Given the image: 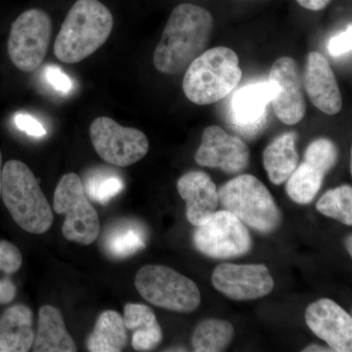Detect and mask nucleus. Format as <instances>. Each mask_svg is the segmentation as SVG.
Masks as SVG:
<instances>
[{"instance_id": "nucleus-1", "label": "nucleus", "mask_w": 352, "mask_h": 352, "mask_svg": "<svg viewBox=\"0 0 352 352\" xmlns=\"http://www.w3.org/2000/svg\"><path fill=\"white\" fill-rule=\"evenodd\" d=\"M214 17L207 9L182 3L173 9L155 50L153 62L160 73H182L207 48Z\"/></svg>"}, {"instance_id": "nucleus-2", "label": "nucleus", "mask_w": 352, "mask_h": 352, "mask_svg": "<svg viewBox=\"0 0 352 352\" xmlns=\"http://www.w3.org/2000/svg\"><path fill=\"white\" fill-rule=\"evenodd\" d=\"M112 13L99 0H78L69 9L54 43V54L65 64H76L107 41Z\"/></svg>"}, {"instance_id": "nucleus-3", "label": "nucleus", "mask_w": 352, "mask_h": 352, "mask_svg": "<svg viewBox=\"0 0 352 352\" xmlns=\"http://www.w3.org/2000/svg\"><path fill=\"white\" fill-rule=\"evenodd\" d=\"M1 196L14 221L27 232H47L53 212L36 176L23 162L10 160L2 168Z\"/></svg>"}, {"instance_id": "nucleus-4", "label": "nucleus", "mask_w": 352, "mask_h": 352, "mask_svg": "<svg viewBox=\"0 0 352 352\" xmlns=\"http://www.w3.org/2000/svg\"><path fill=\"white\" fill-rule=\"evenodd\" d=\"M242 78L239 57L231 48L205 50L187 67L183 91L192 103L210 105L231 94Z\"/></svg>"}, {"instance_id": "nucleus-5", "label": "nucleus", "mask_w": 352, "mask_h": 352, "mask_svg": "<svg viewBox=\"0 0 352 352\" xmlns=\"http://www.w3.org/2000/svg\"><path fill=\"white\" fill-rule=\"evenodd\" d=\"M219 201L224 210L258 232H272L281 222L274 199L254 175H239L227 182L219 190Z\"/></svg>"}, {"instance_id": "nucleus-6", "label": "nucleus", "mask_w": 352, "mask_h": 352, "mask_svg": "<svg viewBox=\"0 0 352 352\" xmlns=\"http://www.w3.org/2000/svg\"><path fill=\"white\" fill-rule=\"evenodd\" d=\"M135 287L147 302L171 311H194L201 303L198 286L166 266H143L136 274Z\"/></svg>"}, {"instance_id": "nucleus-7", "label": "nucleus", "mask_w": 352, "mask_h": 352, "mask_svg": "<svg viewBox=\"0 0 352 352\" xmlns=\"http://www.w3.org/2000/svg\"><path fill=\"white\" fill-rule=\"evenodd\" d=\"M53 208L66 217L62 232L67 240L88 245L99 237L98 214L88 201L82 180L76 173L62 176L55 190Z\"/></svg>"}, {"instance_id": "nucleus-8", "label": "nucleus", "mask_w": 352, "mask_h": 352, "mask_svg": "<svg viewBox=\"0 0 352 352\" xmlns=\"http://www.w3.org/2000/svg\"><path fill=\"white\" fill-rule=\"evenodd\" d=\"M52 22L41 9H30L21 14L11 25L8 54L12 63L25 73L43 64L50 47Z\"/></svg>"}, {"instance_id": "nucleus-9", "label": "nucleus", "mask_w": 352, "mask_h": 352, "mask_svg": "<svg viewBox=\"0 0 352 352\" xmlns=\"http://www.w3.org/2000/svg\"><path fill=\"white\" fill-rule=\"evenodd\" d=\"M95 151L113 166H129L149 151V140L139 129L120 126L108 117L95 119L89 127Z\"/></svg>"}, {"instance_id": "nucleus-10", "label": "nucleus", "mask_w": 352, "mask_h": 352, "mask_svg": "<svg viewBox=\"0 0 352 352\" xmlns=\"http://www.w3.org/2000/svg\"><path fill=\"white\" fill-rule=\"evenodd\" d=\"M197 250L212 258L244 256L252 249V238L245 224L228 210L215 212L194 233Z\"/></svg>"}, {"instance_id": "nucleus-11", "label": "nucleus", "mask_w": 352, "mask_h": 352, "mask_svg": "<svg viewBox=\"0 0 352 352\" xmlns=\"http://www.w3.org/2000/svg\"><path fill=\"white\" fill-rule=\"evenodd\" d=\"M212 280L217 291L234 300H256L274 288L273 278L264 264H219Z\"/></svg>"}, {"instance_id": "nucleus-12", "label": "nucleus", "mask_w": 352, "mask_h": 352, "mask_svg": "<svg viewBox=\"0 0 352 352\" xmlns=\"http://www.w3.org/2000/svg\"><path fill=\"white\" fill-rule=\"evenodd\" d=\"M270 80L276 85L271 101L275 115L288 126L298 124L307 113V102L298 63L291 57L279 58L271 67Z\"/></svg>"}, {"instance_id": "nucleus-13", "label": "nucleus", "mask_w": 352, "mask_h": 352, "mask_svg": "<svg viewBox=\"0 0 352 352\" xmlns=\"http://www.w3.org/2000/svg\"><path fill=\"white\" fill-rule=\"evenodd\" d=\"M195 161L199 166L236 175L249 166L250 150L240 138L230 135L221 127L210 126L203 132Z\"/></svg>"}, {"instance_id": "nucleus-14", "label": "nucleus", "mask_w": 352, "mask_h": 352, "mask_svg": "<svg viewBox=\"0 0 352 352\" xmlns=\"http://www.w3.org/2000/svg\"><path fill=\"white\" fill-rule=\"evenodd\" d=\"M308 328L337 352L352 351V318L344 308L329 298H321L307 307Z\"/></svg>"}, {"instance_id": "nucleus-15", "label": "nucleus", "mask_w": 352, "mask_h": 352, "mask_svg": "<svg viewBox=\"0 0 352 352\" xmlns=\"http://www.w3.org/2000/svg\"><path fill=\"white\" fill-rule=\"evenodd\" d=\"M303 85L312 104L327 115H337L342 108V94L332 67L321 53H310Z\"/></svg>"}, {"instance_id": "nucleus-16", "label": "nucleus", "mask_w": 352, "mask_h": 352, "mask_svg": "<svg viewBox=\"0 0 352 352\" xmlns=\"http://www.w3.org/2000/svg\"><path fill=\"white\" fill-rule=\"evenodd\" d=\"M177 190L186 201V217L190 223H206L217 212L219 191L210 176L203 171H190L177 182Z\"/></svg>"}, {"instance_id": "nucleus-17", "label": "nucleus", "mask_w": 352, "mask_h": 352, "mask_svg": "<svg viewBox=\"0 0 352 352\" xmlns=\"http://www.w3.org/2000/svg\"><path fill=\"white\" fill-rule=\"evenodd\" d=\"M276 94V85L271 80L252 83L243 87L231 101L232 119L245 134H254L263 126L266 108Z\"/></svg>"}, {"instance_id": "nucleus-18", "label": "nucleus", "mask_w": 352, "mask_h": 352, "mask_svg": "<svg viewBox=\"0 0 352 352\" xmlns=\"http://www.w3.org/2000/svg\"><path fill=\"white\" fill-rule=\"evenodd\" d=\"M34 315L24 305L9 307L0 317V352H28L34 344Z\"/></svg>"}, {"instance_id": "nucleus-19", "label": "nucleus", "mask_w": 352, "mask_h": 352, "mask_svg": "<svg viewBox=\"0 0 352 352\" xmlns=\"http://www.w3.org/2000/svg\"><path fill=\"white\" fill-rule=\"evenodd\" d=\"M34 352H76L78 351L75 340L71 337L63 315L52 305H43L39 308L38 326L34 333Z\"/></svg>"}, {"instance_id": "nucleus-20", "label": "nucleus", "mask_w": 352, "mask_h": 352, "mask_svg": "<svg viewBox=\"0 0 352 352\" xmlns=\"http://www.w3.org/2000/svg\"><path fill=\"white\" fill-rule=\"evenodd\" d=\"M296 132H286L275 138L264 150V168L273 184H283L298 166L300 156L296 151Z\"/></svg>"}, {"instance_id": "nucleus-21", "label": "nucleus", "mask_w": 352, "mask_h": 352, "mask_svg": "<svg viewBox=\"0 0 352 352\" xmlns=\"http://www.w3.org/2000/svg\"><path fill=\"white\" fill-rule=\"evenodd\" d=\"M122 318L127 330L133 331L131 346L136 351H151L161 344V326L154 311L147 305L127 303Z\"/></svg>"}, {"instance_id": "nucleus-22", "label": "nucleus", "mask_w": 352, "mask_h": 352, "mask_svg": "<svg viewBox=\"0 0 352 352\" xmlns=\"http://www.w3.org/2000/svg\"><path fill=\"white\" fill-rule=\"evenodd\" d=\"M127 340V329L122 315L115 310H106L99 315L88 337L87 349L91 352H120L126 346Z\"/></svg>"}, {"instance_id": "nucleus-23", "label": "nucleus", "mask_w": 352, "mask_h": 352, "mask_svg": "<svg viewBox=\"0 0 352 352\" xmlns=\"http://www.w3.org/2000/svg\"><path fill=\"white\" fill-rule=\"evenodd\" d=\"M326 173L322 166L305 159L287 179V194L296 203L307 205L316 197Z\"/></svg>"}, {"instance_id": "nucleus-24", "label": "nucleus", "mask_w": 352, "mask_h": 352, "mask_svg": "<svg viewBox=\"0 0 352 352\" xmlns=\"http://www.w3.org/2000/svg\"><path fill=\"white\" fill-rule=\"evenodd\" d=\"M145 232L135 222L124 220L108 230L105 247L113 258H126L145 248Z\"/></svg>"}, {"instance_id": "nucleus-25", "label": "nucleus", "mask_w": 352, "mask_h": 352, "mask_svg": "<svg viewBox=\"0 0 352 352\" xmlns=\"http://www.w3.org/2000/svg\"><path fill=\"white\" fill-rule=\"evenodd\" d=\"M233 337L232 324L221 319H207L197 326L191 342L197 352H219L226 351Z\"/></svg>"}, {"instance_id": "nucleus-26", "label": "nucleus", "mask_w": 352, "mask_h": 352, "mask_svg": "<svg viewBox=\"0 0 352 352\" xmlns=\"http://www.w3.org/2000/svg\"><path fill=\"white\" fill-rule=\"evenodd\" d=\"M317 210L322 214L338 220L346 226L352 224V188L349 185H342L329 190L316 205Z\"/></svg>"}, {"instance_id": "nucleus-27", "label": "nucleus", "mask_w": 352, "mask_h": 352, "mask_svg": "<svg viewBox=\"0 0 352 352\" xmlns=\"http://www.w3.org/2000/svg\"><path fill=\"white\" fill-rule=\"evenodd\" d=\"M124 189L122 178L112 173H96L87 178L85 190L91 200L106 205Z\"/></svg>"}, {"instance_id": "nucleus-28", "label": "nucleus", "mask_w": 352, "mask_h": 352, "mask_svg": "<svg viewBox=\"0 0 352 352\" xmlns=\"http://www.w3.org/2000/svg\"><path fill=\"white\" fill-rule=\"evenodd\" d=\"M22 263L20 250L8 241H0V271L12 275L20 270Z\"/></svg>"}, {"instance_id": "nucleus-29", "label": "nucleus", "mask_w": 352, "mask_h": 352, "mask_svg": "<svg viewBox=\"0 0 352 352\" xmlns=\"http://www.w3.org/2000/svg\"><path fill=\"white\" fill-rule=\"evenodd\" d=\"M44 78L51 87L61 94H69L73 88L71 78L59 67L48 66L44 71Z\"/></svg>"}, {"instance_id": "nucleus-30", "label": "nucleus", "mask_w": 352, "mask_h": 352, "mask_svg": "<svg viewBox=\"0 0 352 352\" xmlns=\"http://www.w3.org/2000/svg\"><path fill=\"white\" fill-rule=\"evenodd\" d=\"M16 126L20 131L25 132L28 135L34 138H43L45 135L46 131L43 124L36 118L29 113H19L15 116L14 119Z\"/></svg>"}, {"instance_id": "nucleus-31", "label": "nucleus", "mask_w": 352, "mask_h": 352, "mask_svg": "<svg viewBox=\"0 0 352 352\" xmlns=\"http://www.w3.org/2000/svg\"><path fill=\"white\" fill-rule=\"evenodd\" d=\"M351 25H349L346 31L340 32L331 39L328 45L329 53L333 57H339L351 52Z\"/></svg>"}, {"instance_id": "nucleus-32", "label": "nucleus", "mask_w": 352, "mask_h": 352, "mask_svg": "<svg viewBox=\"0 0 352 352\" xmlns=\"http://www.w3.org/2000/svg\"><path fill=\"white\" fill-rule=\"evenodd\" d=\"M0 273L4 272L0 271ZM16 294H17V288L11 278L6 275H1L0 276V305H7L12 302Z\"/></svg>"}, {"instance_id": "nucleus-33", "label": "nucleus", "mask_w": 352, "mask_h": 352, "mask_svg": "<svg viewBox=\"0 0 352 352\" xmlns=\"http://www.w3.org/2000/svg\"><path fill=\"white\" fill-rule=\"evenodd\" d=\"M296 1L307 10L320 11L326 8L332 0H296Z\"/></svg>"}, {"instance_id": "nucleus-34", "label": "nucleus", "mask_w": 352, "mask_h": 352, "mask_svg": "<svg viewBox=\"0 0 352 352\" xmlns=\"http://www.w3.org/2000/svg\"><path fill=\"white\" fill-rule=\"evenodd\" d=\"M319 352V351H323V352H328V351H333L332 349H327L326 347L320 346H316V344H312V346H307V349H303V352Z\"/></svg>"}, {"instance_id": "nucleus-35", "label": "nucleus", "mask_w": 352, "mask_h": 352, "mask_svg": "<svg viewBox=\"0 0 352 352\" xmlns=\"http://www.w3.org/2000/svg\"><path fill=\"white\" fill-rule=\"evenodd\" d=\"M351 241V235H349V237H347L346 239V249L351 256L352 254Z\"/></svg>"}, {"instance_id": "nucleus-36", "label": "nucleus", "mask_w": 352, "mask_h": 352, "mask_svg": "<svg viewBox=\"0 0 352 352\" xmlns=\"http://www.w3.org/2000/svg\"><path fill=\"white\" fill-rule=\"evenodd\" d=\"M1 179H2V156L0 152V197H1Z\"/></svg>"}]
</instances>
